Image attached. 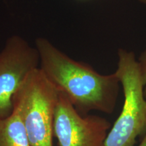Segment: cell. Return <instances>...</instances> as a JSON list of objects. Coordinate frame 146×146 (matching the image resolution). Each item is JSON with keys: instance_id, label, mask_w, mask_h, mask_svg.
<instances>
[{"instance_id": "obj_3", "label": "cell", "mask_w": 146, "mask_h": 146, "mask_svg": "<svg viewBox=\"0 0 146 146\" xmlns=\"http://www.w3.org/2000/svg\"><path fill=\"white\" fill-rule=\"evenodd\" d=\"M115 74L123 89L121 112L110 130L104 146H135L146 135V98L135 54L120 49Z\"/></svg>"}, {"instance_id": "obj_5", "label": "cell", "mask_w": 146, "mask_h": 146, "mask_svg": "<svg viewBox=\"0 0 146 146\" xmlns=\"http://www.w3.org/2000/svg\"><path fill=\"white\" fill-rule=\"evenodd\" d=\"M112 124L102 116H83L60 91L54 116V137L59 146H104Z\"/></svg>"}, {"instance_id": "obj_1", "label": "cell", "mask_w": 146, "mask_h": 146, "mask_svg": "<svg viewBox=\"0 0 146 146\" xmlns=\"http://www.w3.org/2000/svg\"><path fill=\"white\" fill-rule=\"evenodd\" d=\"M35 47L40 68L80 114L114 112L121 85L114 72L100 74L88 64L69 57L45 38H37Z\"/></svg>"}, {"instance_id": "obj_6", "label": "cell", "mask_w": 146, "mask_h": 146, "mask_svg": "<svg viewBox=\"0 0 146 146\" xmlns=\"http://www.w3.org/2000/svg\"><path fill=\"white\" fill-rule=\"evenodd\" d=\"M0 146H31L21 118L14 111L0 121Z\"/></svg>"}, {"instance_id": "obj_8", "label": "cell", "mask_w": 146, "mask_h": 146, "mask_svg": "<svg viewBox=\"0 0 146 146\" xmlns=\"http://www.w3.org/2000/svg\"><path fill=\"white\" fill-rule=\"evenodd\" d=\"M138 146H146V135L143 137V139L141 140V142H140L139 145Z\"/></svg>"}, {"instance_id": "obj_7", "label": "cell", "mask_w": 146, "mask_h": 146, "mask_svg": "<svg viewBox=\"0 0 146 146\" xmlns=\"http://www.w3.org/2000/svg\"><path fill=\"white\" fill-rule=\"evenodd\" d=\"M137 62L143 85L144 96L146 98V49L140 55L137 60Z\"/></svg>"}, {"instance_id": "obj_9", "label": "cell", "mask_w": 146, "mask_h": 146, "mask_svg": "<svg viewBox=\"0 0 146 146\" xmlns=\"http://www.w3.org/2000/svg\"><path fill=\"white\" fill-rule=\"evenodd\" d=\"M139 1L142 3H144V4H146V0H139Z\"/></svg>"}, {"instance_id": "obj_2", "label": "cell", "mask_w": 146, "mask_h": 146, "mask_svg": "<svg viewBox=\"0 0 146 146\" xmlns=\"http://www.w3.org/2000/svg\"><path fill=\"white\" fill-rule=\"evenodd\" d=\"M60 91L40 67L27 74L12 98L14 111L31 146H54V116Z\"/></svg>"}, {"instance_id": "obj_4", "label": "cell", "mask_w": 146, "mask_h": 146, "mask_svg": "<svg viewBox=\"0 0 146 146\" xmlns=\"http://www.w3.org/2000/svg\"><path fill=\"white\" fill-rule=\"evenodd\" d=\"M39 64L36 47L21 36L7 39L0 52V121L12 114L13 96L27 74Z\"/></svg>"}]
</instances>
